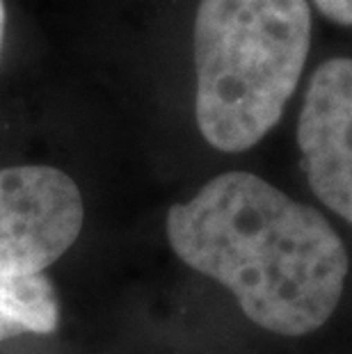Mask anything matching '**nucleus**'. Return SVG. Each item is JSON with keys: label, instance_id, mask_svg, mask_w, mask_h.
I'll return each mask as SVG.
<instances>
[{"label": "nucleus", "instance_id": "5", "mask_svg": "<svg viewBox=\"0 0 352 354\" xmlns=\"http://www.w3.org/2000/svg\"><path fill=\"white\" fill-rule=\"evenodd\" d=\"M57 322V295L46 274L0 272V341L19 334H53Z\"/></svg>", "mask_w": 352, "mask_h": 354}, {"label": "nucleus", "instance_id": "2", "mask_svg": "<svg viewBox=\"0 0 352 354\" xmlns=\"http://www.w3.org/2000/svg\"><path fill=\"white\" fill-rule=\"evenodd\" d=\"M311 46L306 0H199L194 115L217 151L259 145L281 119Z\"/></svg>", "mask_w": 352, "mask_h": 354}, {"label": "nucleus", "instance_id": "6", "mask_svg": "<svg viewBox=\"0 0 352 354\" xmlns=\"http://www.w3.org/2000/svg\"><path fill=\"white\" fill-rule=\"evenodd\" d=\"M313 5L329 21L352 28V0H313Z\"/></svg>", "mask_w": 352, "mask_h": 354}, {"label": "nucleus", "instance_id": "1", "mask_svg": "<svg viewBox=\"0 0 352 354\" xmlns=\"http://www.w3.org/2000/svg\"><path fill=\"white\" fill-rule=\"evenodd\" d=\"M165 229L185 266L222 283L268 331L311 334L339 306L350 270L339 233L250 171L211 178L169 208Z\"/></svg>", "mask_w": 352, "mask_h": 354}, {"label": "nucleus", "instance_id": "3", "mask_svg": "<svg viewBox=\"0 0 352 354\" xmlns=\"http://www.w3.org/2000/svg\"><path fill=\"white\" fill-rule=\"evenodd\" d=\"M82 222V194L62 169H0V272H44L71 250Z\"/></svg>", "mask_w": 352, "mask_h": 354}, {"label": "nucleus", "instance_id": "4", "mask_svg": "<svg viewBox=\"0 0 352 354\" xmlns=\"http://www.w3.org/2000/svg\"><path fill=\"white\" fill-rule=\"evenodd\" d=\"M297 145L313 194L352 224V57H332L306 87Z\"/></svg>", "mask_w": 352, "mask_h": 354}, {"label": "nucleus", "instance_id": "7", "mask_svg": "<svg viewBox=\"0 0 352 354\" xmlns=\"http://www.w3.org/2000/svg\"><path fill=\"white\" fill-rule=\"evenodd\" d=\"M5 0H0V50H3V37H5Z\"/></svg>", "mask_w": 352, "mask_h": 354}]
</instances>
